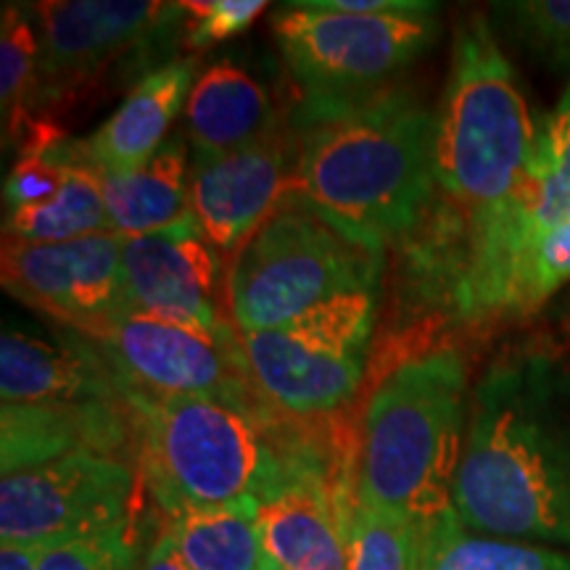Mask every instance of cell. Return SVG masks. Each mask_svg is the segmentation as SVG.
Returning a JSON list of instances; mask_svg holds the SVG:
<instances>
[{"label":"cell","mask_w":570,"mask_h":570,"mask_svg":"<svg viewBox=\"0 0 570 570\" xmlns=\"http://www.w3.org/2000/svg\"><path fill=\"white\" fill-rule=\"evenodd\" d=\"M32 11L19 3L3 6L0 21V111H3V142L21 140L32 125V96L40 67V32L32 24Z\"/></svg>","instance_id":"cb8c5ba5"},{"label":"cell","mask_w":570,"mask_h":570,"mask_svg":"<svg viewBox=\"0 0 570 570\" xmlns=\"http://www.w3.org/2000/svg\"><path fill=\"white\" fill-rule=\"evenodd\" d=\"M130 449L138 454V431L127 402L3 404L0 415L3 475L21 473L77 452L125 460Z\"/></svg>","instance_id":"5bb4252c"},{"label":"cell","mask_w":570,"mask_h":570,"mask_svg":"<svg viewBox=\"0 0 570 570\" xmlns=\"http://www.w3.org/2000/svg\"><path fill=\"white\" fill-rule=\"evenodd\" d=\"M88 341L122 389L151 396H206L244 407L269 404L254 386L240 333L230 320L204 327L127 309Z\"/></svg>","instance_id":"9c48e42d"},{"label":"cell","mask_w":570,"mask_h":570,"mask_svg":"<svg viewBox=\"0 0 570 570\" xmlns=\"http://www.w3.org/2000/svg\"><path fill=\"white\" fill-rule=\"evenodd\" d=\"M138 570H190V568L185 566L183 558L173 547V541H169L167 533L161 531L159 537L151 541V547H148L146 554H142Z\"/></svg>","instance_id":"1f68e13d"},{"label":"cell","mask_w":570,"mask_h":570,"mask_svg":"<svg viewBox=\"0 0 570 570\" xmlns=\"http://www.w3.org/2000/svg\"><path fill=\"white\" fill-rule=\"evenodd\" d=\"M523 202L537 230L570 219V85L539 125V148Z\"/></svg>","instance_id":"d4e9b609"},{"label":"cell","mask_w":570,"mask_h":570,"mask_svg":"<svg viewBox=\"0 0 570 570\" xmlns=\"http://www.w3.org/2000/svg\"><path fill=\"white\" fill-rule=\"evenodd\" d=\"M298 164L291 194L386 248L436 196V111L404 85L354 98H302L291 111Z\"/></svg>","instance_id":"7a4b0ae2"},{"label":"cell","mask_w":570,"mask_h":570,"mask_svg":"<svg viewBox=\"0 0 570 570\" xmlns=\"http://www.w3.org/2000/svg\"><path fill=\"white\" fill-rule=\"evenodd\" d=\"M109 230L138 238L194 217L185 140L169 135L151 159L117 175H101Z\"/></svg>","instance_id":"d6986e66"},{"label":"cell","mask_w":570,"mask_h":570,"mask_svg":"<svg viewBox=\"0 0 570 570\" xmlns=\"http://www.w3.org/2000/svg\"><path fill=\"white\" fill-rule=\"evenodd\" d=\"M288 119L267 82L235 59L202 69L185 101V132L198 156L238 151L283 130Z\"/></svg>","instance_id":"ac0fdd59"},{"label":"cell","mask_w":570,"mask_h":570,"mask_svg":"<svg viewBox=\"0 0 570 570\" xmlns=\"http://www.w3.org/2000/svg\"><path fill=\"white\" fill-rule=\"evenodd\" d=\"M198 71V59H175L132 85L130 96L88 140H69V151L90 164L98 175L135 169L159 151L169 127L188 101Z\"/></svg>","instance_id":"e0dca14e"},{"label":"cell","mask_w":570,"mask_h":570,"mask_svg":"<svg viewBox=\"0 0 570 570\" xmlns=\"http://www.w3.org/2000/svg\"><path fill=\"white\" fill-rule=\"evenodd\" d=\"M61 151L69 159L63 190L51 204L11 212L3 225L6 238L27 244H67L109 230L101 175L90 164L71 156L69 140L61 142Z\"/></svg>","instance_id":"7402d4cb"},{"label":"cell","mask_w":570,"mask_h":570,"mask_svg":"<svg viewBox=\"0 0 570 570\" xmlns=\"http://www.w3.org/2000/svg\"><path fill=\"white\" fill-rule=\"evenodd\" d=\"M67 169L69 159L61 151V142L53 151L19 154L17 164H13V169L3 183L6 209L11 214L21 209H32V206L51 204L63 190Z\"/></svg>","instance_id":"83f0119b"},{"label":"cell","mask_w":570,"mask_h":570,"mask_svg":"<svg viewBox=\"0 0 570 570\" xmlns=\"http://www.w3.org/2000/svg\"><path fill=\"white\" fill-rule=\"evenodd\" d=\"M354 502L323 479L291 483L256 504V529L281 570H346Z\"/></svg>","instance_id":"2e32d148"},{"label":"cell","mask_w":570,"mask_h":570,"mask_svg":"<svg viewBox=\"0 0 570 570\" xmlns=\"http://www.w3.org/2000/svg\"><path fill=\"white\" fill-rule=\"evenodd\" d=\"M436 11L336 13L302 0L273 13L281 56L304 98H354L383 90L436 40Z\"/></svg>","instance_id":"ba28073f"},{"label":"cell","mask_w":570,"mask_h":570,"mask_svg":"<svg viewBox=\"0 0 570 570\" xmlns=\"http://www.w3.org/2000/svg\"><path fill=\"white\" fill-rule=\"evenodd\" d=\"M135 470L122 458L77 452L46 465L3 475L0 539L46 547L125 531L132 523Z\"/></svg>","instance_id":"30bf717a"},{"label":"cell","mask_w":570,"mask_h":570,"mask_svg":"<svg viewBox=\"0 0 570 570\" xmlns=\"http://www.w3.org/2000/svg\"><path fill=\"white\" fill-rule=\"evenodd\" d=\"M539 125L487 13L454 32L436 109V196L431 206L462 238L510 206L529 183Z\"/></svg>","instance_id":"277c9868"},{"label":"cell","mask_w":570,"mask_h":570,"mask_svg":"<svg viewBox=\"0 0 570 570\" xmlns=\"http://www.w3.org/2000/svg\"><path fill=\"white\" fill-rule=\"evenodd\" d=\"M491 27L550 69H570V0H510L491 6Z\"/></svg>","instance_id":"4316f807"},{"label":"cell","mask_w":570,"mask_h":570,"mask_svg":"<svg viewBox=\"0 0 570 570\" xmlns=\"http://www.w3.org/2000/svg\"><path fill=\"white\" fill-rule=\"evenodd\" d=\"M386 248L291 194L227 262L225 309L238 333L275 331L320 304L377 294Z\"/></svg>","instance_id":"5b68a950"},{"label":"cell","mask_w":570,"mask_h":570,"mask_svg":"<svg viewBox=\"0 0 570 570\" xmlns=\"http://www.w3.org/2000/svg\"><path fill=\"white\" fill-rule=\"evenodd\" d=\"M161 531L190 570H275L256 529L254 502L167 512Z\"/></svg>","instance_id":"44dd1931"},{"label":"cell","mask_w":570,"mask_h":570,"mask_svg":"<svg viewBox=\"0 0 570 570\" xmlns=\"http://www.w3.org/2000/svg\"><path fill=\"white\" fill-rule=\"evenodd\" d=\"M219 256L194 217L164 230L125 238L122 265L132 309L180 323L219 327Z\"/></svg>","instance_id":"4fadbf2b"},{"label":"cell","mask_w":570,"mask_h":570,"mask_svg":"<svg viewBox=\"0 0 570 570\" xmlns=\"http://www.w3.org/2000/svg\"><path fill=\"white\" fill-rule=\"evenodd\" d=\"M423 570H570V554L468 531L454 510L428 529Z\"/></svg>","instance_id":"603a6c76"},{"label":"cell","mask_w":570,"mask_h":570,"mask_svg":"<svg viewBox=\"0 0 570 570\" xmlns=\"http://www.w3.org/2000/svg\"><path fill=\"white\" fill-rule=\"evenodd\" d=\"M185 13V48L206 51L240 35L267 9L262 0H183Z\"/></svg>","instance_id":"f1b7e54d"},{"label":"cell","mask_w":570,"mask_h":570,"mask_svg":"<svg viewBox=\"0 0 570 570\" xmlns=\"http://www.w3.org/2000/svg\"><path fill=\"white\" fill-rule=\"evenodd\" d=\"M298 142L288 125L269 138L227 154L190 159V204L214 252L233 259L275 206L288 196Z\"/></svg>","instance_id":"7c38bea8"},{"label":"cell","mask_w":570,"mask_h":570,"mask_svg":"<svg viewBox=\"0 0 570 570\" xmlns=\"http://www.w3.org/2000/svg\"><path fill=\"white\" fill-rule=\"evenodd\" d=\"M570 281V219L547 230H523L499 265L479 325L533 315Z\"/></svg>","instance_id":"ffe728a7"},{"label":"cell","mask_w":570,"mask_h":570,"mask_svg":"<svg viewBox=\"0 0 570 570\" xmlns=\"http://www.w3.org/2000/svg\"><path fill=\"white\" fill-rule=\"evenodd\" d=\"M377 294L320 304L275 331L240 333L254 386L296 417H331L352 402L370 367Z\"/></svg>","instance_id":"52a82bcc"},{"label":"cell","mask_w":570,"mask_h":570,"mask_svg":"<svg viewBox=\"0 0 570 570\" xmlns=\"http://www.w3.org/2000/svg\"><path fill=\"white\" fill-rule=\"evenodd\" d=\"M454 515L468 531L570 547V365L512 348L470 391Z\"/></svg>","instance_id":"6da1fadb"},{"label":"cell","mask_w":570,"mask_h":570,"mask_svg":"<svg viewBox=\"0 0 570 570\" xmlns=\"http://www.w3.org/2000/svg\"><path fill=\"white\" fill-rule=\"evenodd\" d=\"M275 570H281V568H275Z\"/></svg>","instance_id":"836d02e7"},{"label":"cell","mask_w":570,"mask_h":570,"mask_svg":"<svg viewBox=\"0 0 570 570\" xmlns=\"http://www.w3.org/2000/svg\"><path fill=\"white\" fill-rule=\"evenodd\" d=\"M0 570H38V550L3 544L0 547Z\"/></svg>","instance_id":"d6a6232c"},{"label":"cell","mask_w":570,"mask_h":570,"mask_svg":"<svg viewBox=\"0 0 570 570\" xmlns=\"http://www.w3.org/2000/svg\"><path fill=\"white\" fill-rule=\"evenodd\" d=\"M428 529L399 512L354 504L346 570H423Z\"/></svg>","instance_id":"484cf974"},{"label":"cell","mask_w":570,"mask_h":570,"mask_svg":"<svg viewBox=\"0 0 570 570\" xmlns=\"http://www.w3.org/2000/svg\"><path fill=\"white\" fill-rule=\"evenodd\" d=\"M306 9L315 11H336V13H362V17H375V13H425L439 9L433 3H417V0H302Z\"/></svg>","instance_id":"4dcf8cb0"},{"label":"cell","mask_w":570,"mask_h":570,"mask_svg":"<svg viewBox=\"0 0 570 570\" xmlns=\"http://www.w3.org/2000/svg\"><path fill=\"white\" fill-rule=\"evenodd\" d=\"M40 32V67L32 119L56 122L106 75L138 85L175 59L185 46L183 3L154 0H53L35 3Z\"/></svg>","instance_id":"8992f818"},{"label":"cell","mask_w":570,"mask_h":570,"mask_svg":"<svg viewBox=\"0 0 570 570\" xmlns=\"http://www.w3.org/2000/svg\"><path fill=\"white\" fill-rule=\"evenodd\" d=\"M373 381L354 425L356 504L431 529L454 510L470 410L465 356L425 348L377 367Z\"/></svg>","instance_id":"3957f363"},{"label":"cell","mask_w":570,"mask_h":570,"mask_svg":"<svg viewBox=\"0 0 570 570\" xmlns=\"http://www.w3.org/2000/svg\"><path fill=\"white\" fill-rule=\"evenodd\" d=\"M132 529L38 550V570H132Z\"/></svg>","instance_id":"f546056e"},{"label":"cell","mask_w":570,"mask_h":570,"mask_svg":"<svg viewBox=\"0 0 570 570\" xmlns=\"http://www.w3.org/2000/svg\"><path fill=\"white\" fill-rule=\"evenodd\" d=\"M122 248L125 238L114 230L67 244H27L3 235V288L77 336L96 338L132 309Z\"/></svg>","instance_id":"8fae6325"},{"label":"cell","mask_w":570,"mask_h":570,"mask_svg":"<svg viewBox=\"0 0 570 570\" xmlns=\"http://www.w3.org/2000/svg\"><path fill=\"white\" fill-rule=\"evenodd\" d=\"M3 404L127 402L122 381L88 338L63 333L48 341L6 325L0 338Z\"/></svg>","instance_id":"9a60e30c"}]
</instances>
